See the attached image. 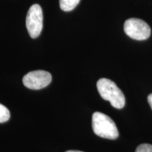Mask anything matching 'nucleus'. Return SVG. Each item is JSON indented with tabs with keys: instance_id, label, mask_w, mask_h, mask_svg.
I'll list each match as a JSON object with an SVG mask.
<instances>
[{
	"instance_id": "20e7f679",
	"label": "nucleus",
	"mask_w": 152,
	"mask_h": 152,
	"mask_svg": "<svg viewBox=\"0 0 152 152\" xmlns=\"http://www.w3.org/2000/svg\"><path fill=\"white\" fill-rule=\"evenodd\" d=\"M124 31L127 35L136 40H145L151 35V28L141 19L129 18L124 24Z\"/></svg>"
},
{
	"instance_id": "39448f33",
	"label": "nucleus",
	"mask_w": 152,
	"mask_h": 152,
	"mask_svg": "<svg viewBox=\"0 0 152 152\" xmlns=\"http://www.w3.org/2000/svg\"><path fill=\"white\" fill-rule=\"evenodd\" d=\"M52 75L42 70L31 71L23 77V83L30 90H37L45 88L52 82Z\"/></svg>"
},
{
	"instance_id": "f03ea898",
	"label": "nucleus",
	"mask_w": 152,
	"mask_h": 152,
	"mask_svg": "<svg viewBox=\"0 0 152 152\" xmlns=\"http://www.w3.org/2000/svg\"><path fill=\"white\" fill-rule=\"evenodd\" d=\"M92 129L95 134L102 138L115 140L118 137V131L114 121L100 112L93 113Z\"/></svg>"
},
{
	"instance_id": "0eeeda50",
	"label": "nucleus",
	"mask_w": 152,
	"mask_h": 152,
	"mask_svg": "<svg viewBox=\"0 0 152 152\" xmlns=\"http://www.w3.org/2000/svg\"><path fill=\"white\" fill-rule=\"evenodd\" d=\"M10 118V111L5 106L0 104V123L8 121Z\"/></svg>"
},
{
	"instance_id": "9d476101",
	"label": "nucleus",
	"mask_w": 152,
	"mask_h": 152,
	"mask_svg": "<svg viewBox=\"0 0 152 152\" xmlns=\"http://www.w3.org/2000/svg\"><path fill=\"white\" fill-rule=\"evenodd\" d=\"M66 152H83V151H76V150H70V151H67Z\"/></svg>"
},
{
	"instance_id": "423d86ee",
	"label": "nucleus",
	"mask_w": 152,
	"mask_h": 152,
	"mask_svg": "<svg viewBox=\"0 0 152 152\" xmlns=\"http://www.w3.org/2000/svg\"><path fill=\"white\" fill-rule=\"evenodd\" d=\"M80 0H59L60 8L64 11L73 10L80 3Z\"/></svg>"
},
{
	"instance_id": "1a4fd4ad",
	"label": "nucleus",
	"mask_w": 152,
	"mask_h": 152,
	"mask_svg": "<svg viewBox=\"0 0 152 152\" xmlns=\"http://www.w3.org/2000/svg\"><path fill=\"white\" fill-rule=\"evenodd\" d=\"M147 100H148V103H149V106H151V109H152V94H149V96H148Z\"/></svg>"
},
{
	"instance_id": "6e6552de",
	"label": "nucleus",
	"mask_w": 152,
	"mask_h": 152,
	"mask_svg": "<svg viewBox=\"0 0 152 152\" xmlns=\"http://www.w3.org/2000/svg\"><path fill=\"white\" fill-rule=\"evenodd\" d=\"M135 152H152V145L149 144H142L138 146Z\"/></svg>"
},
{
	"instance_id": "7ed1b4c3",
	"label": "nucleus",
	"mask_w": 152,
	"mask_h": 152,
	"mask_svg": "<svg viewBox=\"0 0 152 152\" xmlns=\"http://www.w3.org/2000/svg\"><path fill=\"white\" fill-rule=\"evenodd\" d=\"M26 25L30 37L37 38L40 35L43 28L42 9L39 4L32 5L26 16Z\"/></svg>"
},
{
	"instance_id": "f257e3e1",
	"label": "nucleus",
	"mask_w": 152,
	"mask_h": 152,
	"mask_svg": "<svg viewBox=\"0 0 152 152\" xmlns=\"http://www.w3.org/2000/svg\"><path fill=\"white\" fill-rule=\"evenodd\" d=\"M98 92L104 99L109 101L115 109H123L125 104V99L122 91L115 83L106 78L99 79L96 83Z\"/></svg>"
}]
</instances>
